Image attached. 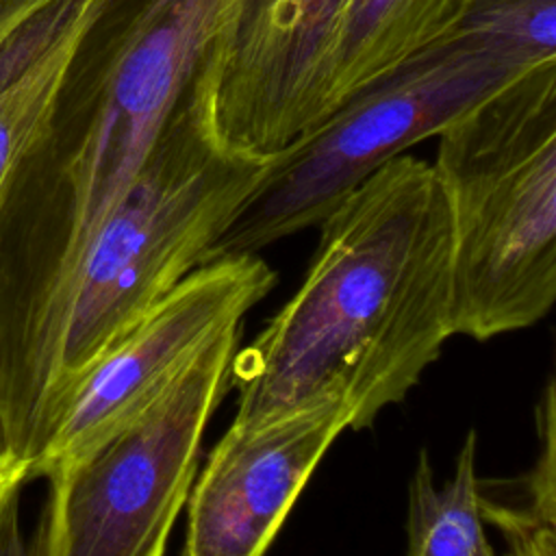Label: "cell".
<instances>
[{
  "label": "cell",
  "instance_id": "1",
  "mask_svg": "<svg viewBox=\"0 0 556 556\" xmlns=\"http://www.w3.org/2000/svg\"><path fill=\"white\" fill-rule=\"evenodd\" d=\"M237 0H98L48 126L0 195V361L56 358L87 252Z\"/></svg>",
  "mask_w": 556,
  "mask_h": 556
},
{
  "label": "cell",
  "instance_id": "2",
  "mask_svg": "<svg viewBox=\"0 0 556 556\" xmlns=\"http://www.w3.org/2000/svg\"><path fill=\"white\" fill-rule=\"evenodd\" d=\"M319 228L300 289L235 352L232 424L341 400L350 428H369L454 334L450 219L432 163L391 159Z\"/></svg>",
  "mask_w": 556,
  "mask_h": 556
},
{
  "label": "cell",
  "instance_id": "3",
  "mask_svg": "<svg viewBox=\"0 0 556 556\" xmlns=\"http://www.w3.org/2000/svg\"><path fill=\"white\" fill-rule=\"evenodd\" d=\"M437 139L452 332L486 341L536 324L556 300V63L530 70Z\"/></svg>",
  "mask_w": 556,
  "mask_h": 556
},
{
  "label": "cell",
  "instance_id": "4",
  "mask_svg": "<svg viewBox=\"0 0 556 556\" xmlns=\"http://www.w3.org/2000/svg\"><path fill=\"white\" fill-rule=\"evenodd\" d=\"M267 165L222 148L193 93L185 96L80 267L56 354L50 428L89 365L202 265Z\"/></svg>",
  "mask_w": 556,
  "mask_h": 556
},
{
  "label": "cell",
  "instance_id": "5",
  "mask_svg": "<svg viewBox=\"0 0 556 556\" xmlns=\"http://www.w3.org/2000/svg\"><path fill=\"white\" fill-rule=\"evenodd\" d=\"M530 70L456 26L445 39L348 96L315 128L274 154L202 263L256 254L278 239L319 226L384 163L437 137Z\"/></svg>",
  "mask_w": 556,
  "mask_h": 556
},
{
  "label": "cell",
  "instance_id": "6",
  "mask_svg": "<svg viewBox=\"0 0 556 556\" xmlns=\"http://www.w3.org/2000/svg\"><path fill=\"white\" fill-rule=\"evenodd\" d=\"M237 337L224 332L141 413L46 476L30 556H165L204 428L230 387Z\"/></svg>",
  "mask_w": 556,
  "mask_h": 556
},
{
  "label": "cell",
  "instance_id": "7",
  "mask_svg": "<svg viewBox=\"0 0 556 556\" xmlns=\"http://www.w3.org/2000/svg\"><path fill=\"white\" fill-rule=\"evenodd\" d=\"M348 0H237L191 93L215 141L271 159L330 113Z\"/></svg>",
  "mask_w": 556,
  "mask_h": 556
},
{
  "label": "cell",
  "instance_id": "8",
  "mask_svg": "<svg viewBox=\"0 0 556 556\" xmlns=\"http://www.w3.org/2000/svg\"><path fill=\"white\" fill-rule=\"evenodd\" d=\"M276 274L258 254L206 261L109 345L63 400L28 480L78 458L141 413L269 293Z\"/></svg>",
  "mask_w": 556,
  "mask_h": 556
},
{
  "label": "cell",
  "instance_id": "9",
  "mask_svg": "<svg viewBox=\"0 0 556 556\" xmlns=\"http://www.w3.org/2000/svg\"><path fill=\"white\" fill-rule=\"evenodd\" d=\"M341 400L261 424H230L195 473L180 556H265L304 484L350 428Z\"/></svg>",
  "mask_w": 556,
  "mask_h": 556
},
{
  "label": "cell",
  "instance_id": "10",
  "mask_svg": "<svg viewBox=\"0 0 556 556\" xmlns=\"http://www.w3.org/2000/svg\"><path fill=\"white\" fill-rule=\"evenodd\" d=\"M98 0H56L26 33L17 70L0 78V195L43 135Z\"/></svg>",
  "mask_w": 556,
  "mask_h": 556
},
{
  "label": "cell",
  "instance_id": "11",
  "mask_svg": "<svg viewBox=\"0 0 556 556\" xmlns=\"http://www.w3.org/2000/svg\"><path fill=\"white\" fill-rule=\"evenodd\" d=\"M465 7L467 0H348L330 83V113L367 83L452 35Z\"/></svg>",
  "mask_w": 556,
  "mask_h": 556
},
{
  "label": "cell",
  "instance_id": "12",
  "mask_svg": "<svg viewBox=\"0 0 556 556\" xmlns=\"http://www.w3.org/2000/svg\"><path fill=\"white\" fill-rule=\"evenodd\" d=\"M478 482L473 430L443 486L434 484L426 450L419 452L408 486L406 556H495L484 532Z\"/></svg>",
  "mask_w": 556,
  "mask_h": 556
},
{
  "label": "cell",
  "instance_id": "13",
  "mask_svg": "<svg viewBox=\"0 0 556 556\" xmlns=\"http://www.w3.org/2000/svg\"><path fill=\"white\" fill-rule=\"evenodd\" d=\"M458 26L530 67L556 63V0H467Z\"/></svg>",
  "mask_w": 556,
  "mask_h": 556
},
{
  "label": "cell",
  "instance_id": "14",
  "mask_svg": "<svg viewBox=\"0 0 556 556\" xmlns=\"http://www.w3.org/2000/svg\"><path fill=\"white\" fill-rule=\"evenodd\" d=\"M54 0H0V56Z\"/></svg>",
  "mask_w": 556,
  "mask_h": 556
},
{
  "label": "cell",
  "instance_id": "15",
  "mask_svg": "<svg viewBox=\"0 0 556 556\" xmlns=\"http://www.w3.org/2000/svg\"><path fill=\"white\" fill-rule=\"evenodd\" d=\"M0 556H30L20 526V493L11 495L0 510Z\"/></svg>",
  "mask_w": 556,
  "mask_h": 556
},
{
  "label": "cell",
  "instance_id": "16",
  "mask_svg": "<svg viewBox=\"0 0 556 556\" xmlns=\"http://www.w3.org/2000/svg\"><path fill=\"white\" fill-rule=\"evenodd\" d=\"M24 482H28L26 465L15 460V463H9V465L0 467V510L4 508V504L9 502L11 495L20 493Z\"/></svg>",
  "mask_w": 556,
  "mask_h": 556
},
{
  "label": "cell",
  "instance_id": "17",
  "mask_svg": "<svg viewBox=\"0 0 556 556\" xmlns=\"http://www.w3.org/2000/svg\"><path fill=\"white\" fill-rule=\"evenodd\" d=\"M17 458L13 456V452H11V447H9V441H7V434H4V430H2V424H0V467H4V465H9V463H15ZM20 463V460H17Z\"/></svg>",
  "mask_w": 556,
  "mask_h": 556
}]
</instances>
